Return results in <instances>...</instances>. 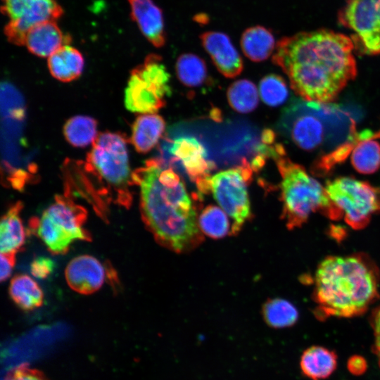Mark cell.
<instances>
[{
	"instance_id": "obj_1",
	"label": "cell",
	"mask_w": 380,
	"mask_h": 380,
	"mask_svg": "<svg viewBox=\"0 0 380 380\" xmlns=\"http://www.w3.org/2000/svg\"><path fill=\"white\" fill-rule=\"evenodd\" d=\"M275 49L273 63L306 101H332L356 76L353 42L343 34L327 30L302 32L281 39Z\"/></svg>"
},
{
	"instance_id": "obj_2",
	"label": "cell",
	"mask_w": 380,
	"mask_h": 380,
	"mask_svg": "<svg viewBox=\"0 0 380 380\" xmlns=\"http://www.w3.org/2000/svg\"><path fill=\"white\" fill-rule=\"evenodd\" d=\"M132 177L140 187L142 218L157 241L178 252L196 245L201 239L196 213L172 167L162 158H153Z\"/></svg>"
},
{
	"instance_id": "obj_3",
	"label": "cell",
	"mask_w": 380,
	"mask_h": 380,
	"mask_svg": "<svg viewBox=\"0 0 380 380\" xmlns=\"http://www.w3.org/2000/svg\"><path fill=\"white\" fill-rule=\"evenodd\" d=\"M379 275L376 265L361 253L326 258L315 275V317L362 315L379 298Z\"/></svg>"
},
{
	"instance_id": "obj_4",
	"label": "cell",
	"mask_w": 380,
	"mask_h": 380,
	"mask_svg": "<svg viewBox=\"0 0 380 380\" xmlns=\"http://www.w3.org/2000/svg\"><path fill=\"white\" fill-rule=\"evenodd\" d=\"M281 175L283 218L289 229L300 227L317 211L328 217L330 202L325 187L311 177L305 168L291 161L284 146L279 144L272 158Z\"/></svg>"
},
{
	"instance_id": "obj_5",
	"label": "cell",
	"mask_w": 380,
	"mask_h": 380,
	"mask_svg": "<svg viewBox=\"0 0 380 380\" xmlns=\"http://www.w3.org/2000/svg\"><path fill=\"white\" fill-rule=\"evenodd\" d=\"M127 139L121 133L99 134L87 156L84 169L96 178L117 203L128 208L132 198L129 186L133 184Z\"/></svg>"
},
{
	"instance_id": "obj_6",
	"label": "cell",
	"mask_w": 380,
	"mask_h": 380,
	"mask_svg": "<svg viewBox=\"0 0 380 380\" xmlns=\"http://www.w3.org/2000/svg\"><path fill=\"white\" fill-rule=\"evenodd\" d=\"M324 187L331 220L343 219L353 229H361L380 212V189L366 182L341 177L328 181Z\"/></svg>"
},
{
	"instance_id": "obj_7",
	"label": "cell",
	"mask_w": 380,
	"mask_h": 380,
	"mask_svg": "<svg viewBox=\"0 0 380 380\" xmlns=\"http://www.w3.org/2000/svg\"><path fill=\"white\" fill-rule=\"evenodd\" d=\"M156 54L146 56L144 62L134 68L125 90V105L134 113H155L166 104L172 91L170 75Z\"/></svg>"
},
{
	"instance_id": "obj_8",
	"label": "cell",
	"mask_w": 380,
	"mask_h": 380,
	"mask_svg": "<svg viewBox=\"0 0 380 380\" xmlns=\"http://www.w3.org/2000/svg\"><path fill=\"white\" fill-rule=\"evenodd\" d=\"M252 171L251 165L244 159L240 166L219 172L208 179L209 190L214 198L234 220V233L241 229L251 214L247 184Z\"/></svg>"
},
{
	"instance_id": "obj_9",
	"label": "cell",
	"mask_w": 380,
	"mask_h": 380,
	"mask_svg": "<svg viewBox=\"0 0 380 380\" xmlns=\"http://www.w3.org/2000/svg\"><path fill=\"white\" fill-rule=\"evenodd\" d=\"M339 20L355 32L366 53H380V0H348Z\"/></svg>"
},
{
	"instance_id": "obj_10",
	"label": "cell",
	"mask_w": 380,
	"mask_h": 380,
	"mask_svg": "<svg viewBox=\"0 0 380 380\" xmlns=\"http://www.w3.org/2000/svg\"><path fill=\"white\" fill-rule=\"evenodd\" d=\"M168 151L172 162H179L201 194L209 191L208 179L215 163L207 159L204 146L195 137L182 136L170 142Z\"/></svg>"
},
{
	"instance_id": "obj_11",
	"label": "cell",
	"mask_w": 380,
	"mask_h": 380,
	"mask_svg": "<svg viewBox=\"0 0 380 380\" xmlns=\"http://www.w3.org/2000/svg\"><path fill=\"white\" fill-rule=\"evenodd\" d=\"M1 12L22 36L40 23L57 20L63 13L56 0H2Z\"/></svg>"
},
{
	"instance_id": "obj_12",
	"label": "cell",
	"mask_w": 380,
	"mask_h": 380,
	"mask_svg": "<svg viewBox=\"0 0 380 380\" xmlns=\"http://www.w3.org/2000/svg\"><path fill=\"white\" fill-rule=\"evenodd\" d=\"M312 110L297 108L286 112L285 127L292 141L300 148L313 150L321 146L325 139L327 125L315 114L317 103L310 102Z\"/></svg>"
},
{
	"instance_id": "obj_13",
	"label": "cell",
	"mask_w": 380,
	"mask_h": 380,
	"mask_svg": "<svg viewBox=\"0 0 380 380\" xmlns=\"http://www.w3.org/2000/svg\"><path fill=\"white\" fill-rule=\"evenodd\" d=\"M68 286L75 291L84 295L93 293L103 285L106 271L102 264L89 255L72 259L65 271Z\"/></svg>"
},
{
	"instance_id": "obj_14",
	"label": "cell",
	"mask_w": 380,
	"mask_h": 380,
	"mask_svg": "<svg viewBox=\"0 0 380 380\" xmlns=\"http://www.w3.org/2000/svg\"><path fill=\"white\" fill-rule=\"evenodd\" d=\"M200 38L214 65L224 77L234 78L241 72L242 58L226 34L210 31Z\"/></svg>"
},
{
	"instance_id": "obj_15",
	"label": "cell",
	"mask_w": 380,
	"mask_h": 380,
	"mask_svg": "<svg viewBox=\"0 0 380 380\" xmlns=\"http://www.w3.org/2000/svg\"><path fill=\"white\" fill-rule=\"evenodd\" d=\"M44 212L74 241L91 240L89 233L83 227L87 216L86 210L75 203L68 195H57L54 202Z\"/></svg>"
},
{
	"instance_id": "obj_16",
	"label": "cell",
	"mask_w": 380,
	"mask_h": 380,
	"mask_svg": "<svg viewBox=\"0 0 380 380\" xmlns=\"http://www.w3.org/2000/svg\"><path fill=\"white\" fill-rule=\"evenodd\" d=\"M131 17L144 36L156 47L166 42L164 19L161 9L153 0H128Z\"/></svg>"
},
{
	"instance_id": "obj_17",
	"label": "cell",
	"mask_w": 380,
	"mask_h": 380,
	"mask_svg": "<svg viewBox=\"0 0 380 380\" xmlns=\"http://www.w3.org/2000/svg\"><path fill=\"white\" fill-rule=\"evenodd\" d=\"M71 38L64 34L56 20L40 23L27 32L25 45L32 53L39 57H49L65 45H68Z\"/></svg>"
},
{
	"instance_id": "obj_18",
	"label": "cell",
	"mask_w": 380,
	"mask_h": 380,
	"mask_svg": "<svg viewBox=\"0 0 380 380\" xmlns=\"http://www.w3.org/2000/svg\"><path fill=\"white\" fill-rule=\"evenodd\" d=\"M165 122L159 115L146 113L136 118L132 126L130 143L140 153L153 149L162 138Z\"/></svg>"
},
{
	"instance_id": "obj_19",
	"label": "cell",
	"mask_w": 380,
	"mask_h": 380,
	"mask_svg": "<svg viewBox=\"0 0 380 380\" xmlns=\"http://www.w3.org/2000/svg\"><path fill=\"white\" fill-rule=\"evenodd\" d=\"M337 366V355L329 348L313 346L305 350L300 357V367L302 373L311 380L328 378Z\"/></svg>"
},
{
	"instance_id": "obj_20",
	"label": "cell",
	"mask_w": 380,
	"mask_h": 380,
	"mask_svg": "<svg viewBox=\"0 0 380 380\" xmlns=\"http://www.w3.org/2000/svg\"><path fill=\"white\" fill-rule=\"evenodd\" d=\"M84 58L76 49L65 45L48 58L51 75L61 82H70L78 78L84 68Z\"/></svg>"
},
{
	"instance_id": "obj_21",
	"label": "cell",
	"mask_w": 380,
	"mask_h": 380,
	"mask_svg": "<svg viewBox=\"0 0 380 380\" xmlns=\"http://www.w3.org/2000/svg\"><path fill=\"white\" fill-rule=\"evenodd\" d=\"M21 201L11 205L2 216L0 226L1 253H17L24 245L25 232L20 217Z\"/></svg>"
},
{
	"instance_id": "obj_22",
	"label": "cell",
	"mask_w": 380,
	"mask_h": 380,
	"mask_svg": "<svg viewBox=\"0 0 380 380\" xmlns=\"http://www.w3.org/2000/svg\"><path fill=\"white\" fill-rule=\"evenodd\" d=\"M29 232L37 234L53 254L65 253L74 241L73 239L57 226L44 212L39 218L34 217L30 219Z\"/></svg>"
},
{
	"instance_id": "obj_23",
	"label": "cell",
	"mask_w": 380,
	"mask_h": 380,
	"mask_svg": "<svg viewBox=\"0 0 380 380\" xmlns=\"http://www.w3.org/2000/svg\"><path fill=\"white\" fill-rule=\"evenodd\" d=\"M241 46L250 60L260 62L267 59L275 47V40L267 28L256 25L248 27L242 34Z\"/></svg>"
},
{
	"instance_id": "obj_24",
	"label": "cell",
	"mask_w": 380,
	"mask_h": 380,
	"mask_svg": "<svg viewBox=\"0 0 380 380\" xmlns=\"http://www.w3.org/2000/svg\"><path fill=\"white\" fill-rule=\"evenodd\" d=\"M8 292L12 300L22 310L30 311L42 305L44 293L30 276L16 274L11 281Z\"/></svg>"
},
{
	"instance_id": "obj_25",
	"label": "cell",
	"mask_w": 380,
	"mask_h": 380,
	"mask_svg": "<svg viewBox=\"0 0 380 380\" xmlns=\"http://www.w3.org/2000/svg\"><path fill=\"white\" fill-rule=\"evenodd\" d=\"M63 134L67 141L75 147H85L97 138V122L86 115L70 118L63 126Z\"/></svg>"
},
{
	"instance_id": "obj_26",
	"label": "cell",
	"mask_w": 380,
	"mask_h": 380,
	"mask_svg": "<svg viewBox=\"0 0 380 380\" xmlns=\"http://www.w3.org/2000/svg\"><path fill=\"white\" fill-rule=\"evenodd\" d=\"M262 315L266 324L274 329L293 326L298 319L296 308L283 298L267 300L262 307Z\"/></svg>"
},
{
	"instance_id": "obj_27",
	"label": "cell",
	"mask_w": 380,
	"mask_h": 380,
	"mask_svg": "<svg viewBox=\"0 0 380 380\" xmlns=\"http://www.w3.org/2000/svg\"><path fill=\"white\" fill-rule=\"evenodd\" d=\"M227 96L230 106L241 113L254 110L258 105V93L255 85L248 80H239L229 87Z\"/></svg>"
},
{
	"instance_id": "obj_28",
	"label": "cell",
	"mask_w": 380,
	"mask_h": 380,
	"mask_svg": "<svg viewBox=\"0 0 380 380\" xmlns=\"http://www.w3.org/2000/svg\"><path fill=\"white\" fill-rule=\"evenodd\" d=\"M175 70L179 81L188 87L201 86L207 78L205 63L194 53L179 56L176 62Z\"/></svg>"
},
{
	"instance_id": "obj_29",
	"label": "cell",
	"mask_w": 380,
	"mask_h": 380,
	"mask_svg": "<svg viewBox=\"0 0 380 380\" xmlns=\"http://www.w3.org/2000/svg\"><path fill=\"white\" fill-rule=\"evenodd\" d=\"M198 226L204 234L213 239L224 237L230 227L225 212L215 205H208L203 210L198 217Z\"/></svg>"
},
{
	"instance_id": "obj_30",
	"label": "cell",
	"mask_w": 380,
	"mask_h": 380,
	"mask_svg": "<svg viewBox=\"0 0 380 380\" xmlns=\"http://www.w3.org/2000/svg\"><path fill=\"white\" fill-rule=\"evenodd\" d=\"M259 94L265 104L275 107L286 101L289 91L286 83L281 77L270 74L260 80Z\"/></svg>"
},
{
	"instance_id": "obj_31",
	"label": "cell",
	"mask_w": 380,
	"mask_h": 380,
	"mask_svg": "<svg viewBox=\"0 0 380 380\" xmlns=\"http://www.w3.org/2000/svg\"><path fill=\"white\" fill-rule=\"evenodd\" d=\"M56 264L48 257L39 256L30 264V272L37 279H44L54 270Z\"/></svg>"
},
{
	"instance_id": "obj_32",
	"label": "cell",
	"mask_w": 380,
	"mask_h": 380,
	"mask_svg": "<svg viewBox=\"0 0 380 380\" xmlns=\"http://www.w3.org/2000/svg\"><path fill=\"white\" fill-rule=\"evenodd\" d=\"M4 380H47L45 376L35 369L22 365L7 374Z\"/></svg>"
},
{
	"instance_id": "obj_33",
	"label": "cell",
	"mask_w": 380,
	"mask_h": 380,
	"mask_svg": "<svg viewBox=\"0 0 380 380\" xmlns=\"http://www.w3.org/2000/svg\"><path fill=\"white\" fill-rule=\"evenodd\" d=\"M370 324L374 335L373 353L375 354L380 367V304L372 312Z\"/></svg>"
},
{
	"instance_id": "obj_34",
	"label": "cell",
	"mask_w": 380,
	"mask_h": 380,
	"mask_svg": "<svg viewBox=\"0 0 380 380\" xmlns=\"http://www.w3.org/2000/svg\"><path fill=\"white\" fill-rule=\"evenodd\" d=\"M16 253H1V281L9 278L15 262Z\"/></svg>"
},
{
	"instance_id": "obj_35",
	"label": "cell",
	"mask_w": 380,
	"mask_h": 380,
	"mask_svg": "<svg viewBox=\"0 0 380 380\" xmlns=\"http://www.w3.org/2000/svg\"><path fill=\"white\" fill-rule=\"evenodd\" d=\"M348 371L353 375L358 376L364 374L367 369L366 360L360 355H353L347 362Z\"/></svg>"
}]
</instances>
